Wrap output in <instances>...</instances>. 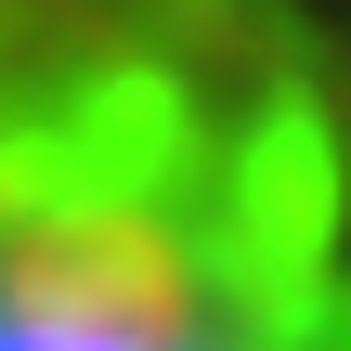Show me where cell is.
<instances>
[{
    "mask_svg": "<svg viewBox=\"0 0 351 351\" xmlns=\"http://www.w3.org/2000/svg\"><path fill=\"white\" fill-rule=\"evenodd\" d=\"M0 351H351L326 0H0Z\"/></svg>",
    "mask_w": 351,
    "mask_h": 351,
    "instance_id": "obj_1",
    "label": "cell"
}]
</instances>
